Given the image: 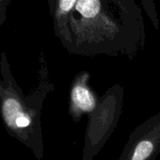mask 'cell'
I'll list each match as a JSON object with an SVG mask.
<instances>
[{"label":"cell","instance_id":"1","mask_svg":"<svg viewBox=\"0 0 160 160\" xmlns=\"http://www.w3.org/2000/svg\"><path fill=\"white\" fill-rule=\"evenodd\" d=\"M70 52L135 58L145 46V23L136 0H77L68 17Z\"/></svg>","mask_w":160,"mask_h":160},{"label":"cell","instance_id":"2","mask_svg":"<svg viewBox=\"0 0 160 160\" xmlns=\"http://www.w3.org/2000/svg\"><path fill=\"white\" fill-rule=\"evenodd\" d=\"M124 104V87L116 83L101 97L96 109L89 113L85 134L83 160H92L114 132Z\"/></svg>","mask_w":160,"mask_h":160},{"label":"cell","instance_id":"3","mask_svg":"<svg viewBox=\"0 0 160 160\" xmlns=\"http://www.w3.org/2000/svg\"><path fill=\"white\" fill-rule=\"evenodd\" d=\"M160 154V112L129 135L117 160H155Z\"/></svg>","mask_w":160,"mask_h":160},{"label":"cell","instance_id":"4","mask_svg":"<svg viewBox=\"0 0 160 160\" xmlns=\"http://www.w3.org/2000/svg\"><path fill=\"white\" fill-rule=\"evenodd\" d=\"M90 74L87 71L79 73L70 89L69 111L75 121H79L85 113H91L98 106L99 97L89 84Z\"/></svg>","mask_w":160,"mask_h":160},{"label":"cell","instance_id":"5","mask_svg":"<svg viewBox=\"0 0 160 160\" xmlns=\"http://www.w3.org/2000/svg\"><path fill=\"white\" fill-rule=\"evenodd\" d=\"M76 2L77 0H54L53 4V21L56 34L66 47L69 43L68 17Z\"/></svg>","mask_w":160,"mask_h":160},{"label":"cell","instance_id":"6","mask_svg":"<svg viewBox=\"0 0 160 160\" xmlns=\"http://www.w3.org/2000/svg\"><path fill=\"white\" fill-rule=\"evenodd\" d=\"M2 112H3V116L5 121L9 127L15 128V123L16 120L24 114L22 111V107L19 100L12 97H8L5 98L3 101V106H2Z\"/></svg>","mask_w":160,"mask_h":160},{"label":"cell","instance_id":"7","mask_svg":"<svg viewBox=\"0 0 160 160\" xmlns=\"http://www.w3.org/2000/svg\"><path fill=\"white\" fill-rule=\"evenodd\" d=\"M141 1L142 2L144 8H146V13L148 14L151 21L155 23L156 29H158V19L157 16V11H156V8H155L154 0H141Z\"/></svg>","mask_w":160,"mask_h":160},{"label":"cell","instance_id":"8","mask_svg":"<svg viewBox=\"0 0 160 160\" xmlns=\"http://www.w3.org/2000/svg\"><path fill=\"white\" fill-rule=\"evenodd\" d=\"M30 125V118L28 117V115H26L25 113L22 114V116H20L15 123V128H26Z\"/></svg>","mask_w":160,"mask_h":160},{"label":"cell","instance_id":"9","mask_svg":"<svg viewBox=\"0 0 160 160\" xmlns=\"http://www.w3.org/2000/svg\"><path fill=\"white\" fill-rule=\"evenodd\" d=\"M0 1H1V0H0Z\"/></svg>","mask_w":160,"mask_h":160}]
</instances>
